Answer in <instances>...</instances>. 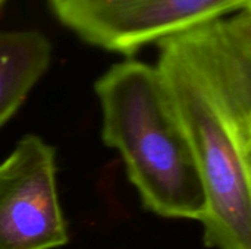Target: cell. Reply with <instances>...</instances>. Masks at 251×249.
I'll use <instances>...</instances> for the list:
<instances>
[{
  "instance_id": "5b68a950",
  "label": "cell",
  "mask_w": 251,
  "mask_h": 249,
  "mask_svg": "<svg viewBox=\"0 0 251 249\" xmlns=\"http://www.w3.org/2000/svg\"><path fill=\"white\" fill-rule=\"evenodd\" d=\"M51 53V43L40 31H0V128L47 72Z\"/></svg>"
},
{
  "instance_id": "3957f363",
  "label": "cell",
  "mask_w": 251,
  "mask_h": 249,
  "mask_svg": "<svg viewBox=\"0 0 251 249\" xmlns=\"http://www.w3.org/2000/svg\"><path fill=\"white\" fill-rule=\"evenodd\" d=\"M82 41L131 57L144 45L251 9V0H49Z\"/></svg>"
},
{
  "instance_id": "6da1fadb",
  "label": "cell",
  "mask_w": 251,
  "mask_h": 249,
  "mask_svg": "<svg viewBox=\"0 0 251 249\" xmlns=\"http://www.w3.org/2000/svg\"><path fill=\"white\" fill-rule=\"evenodd\" d=\"M156 70L196 157L210 249H251V9L157 43Z\"/></svg>"
},
{
  "instance_id": "7a4b0ae2",
  "label": "cell",
  "mask_w": 251,
  "mask_h": 249,
  "mask_svg": "<svg viewBox=\"0 0 251 249\" xmlns=\"http://www.w3.org/2000/svg\"><path fill=\"white\" fill-rule=\"evenodd\" d=\"M101 139L125 163L144 208L200 222L206 192L182 125L154 66L135 59L110 66L94 84Z\"/></svg>"
},
{
  "instance_id": "8992f818",
  "label": "cell",
  "mask_w": 251,
  "mask_h": 249,
  "mask_svg": "<svg viewBox=\"0 0 251 249\" xmlns=\"http://www.w3.org/2000/svg\"><path fill=\"white\" fill-rule=\"evenodd\" d=\"M3 1H4V0H0V6H1V4H3Z\"/></svg>"
},
{
  "instance_id": "277c9868",
  "label": "cell",
  "mask_w": 251,
  "mask_h": 249,
  "mask_svg": "<svg viewBox=\"0 0 251 249\" xmlns=\"http://www.w3.org/2000/svg\"><path fill=\"white\" fill-rule=\"evenodd\" d=\"M68 242L56 150L38 135H24L0 161V249H57Z\"/></svg>"
}]
</instances>
